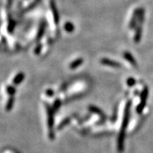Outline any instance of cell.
I'll return each instance as SVG.
<instances>
[{
    "label": "cell",
    "instance_id": "obj_8",
    "mask_svg": "<svg viewBox=\"0 0 153 153\" xmlns=\"http://www.w3.org/2000/svg\"><path fill=\"white\" fill-rule=\"evenodd\" d=\"M143 36V26L138 25L136 29V32L134 35V42L136 43L140 42L141 38Z\"/></svg>",
    "mask_w": 153,
    "mask_h": 153
},
{
    "label": "cell",
    "instance_id": "obj_15",
    "mask_svg": "<svg viewBox=\"0 0 153 153\" xmlns=\"http://www.w3.org/2000/svg\"><path fill=\"white\" fill-rule=\"evenodd\" d=\"M89 110L90 111H92L93 113H96V114L99 115V116H103V112L101 111V110H100L99 108L96 107V106H89Z\"/></svg>",
    "mask_w": 153,
    "mask_h": 153
},
{
    "label": "cell",
    "instance_id": "obj_3",
    "mask_svg": "<svg viewBox=\"0 0 153 153\" xmlns=\"http://www.w3.org/2000/svg\"><path fill=\"white\" fill-rule=\"evenodd\" d=\"M147 96H148V88L145 87L144 89H143L142 93H141L140 101V103L138 104L137 109H136V111H137V112L138 113H142L143 109H144L145 106L146 100H147Z\"/></svg>",
    "mask_w": 153,
    "mask_h": 153
},
{
    "label": "cell",
    "instance_id": "obj_14",
    "mask_svg": "<svg viewBox=\"0 0 153 153\" xmlns=\"http://www.w3.org/2000/svg\"><path fill=\"white\" fill-rule=\"evenodd\" d=\"M14 99L13 96H10L9 99L8 100L7 103L6 105V110L7 111H11V108L13 107V105H14Z\"/></svg>",
    "mask_w": 153,
    "mask_h": 153
},
{
    "label": "cell",
    "instance_id": "obj_10",
    "mask_svg": "<svg viewBox=\"0 0 153 153\" xmlns=\"http://www.w3.org/2000/svg\"><path fill=\"white\" fill-rule=\"evenodd\" d=\"M24 78H25V74L24 72H19L14 77V80H13V84L15 85H19V84H21L24 81Z\"/></svg>",
    "mask_w": 153,
    "mask_h": 153
},
{
    "label": "cell",
    "instance_id": "obj_16",
    "mask_svg": "<svg viewBox=\"0 0 153 153\" xmlns=\"http://www.w3.org/2000/svg\"><path fill=\"white\" fill-rule=\"evenodd\" d=\"M6 92L9 95H10L11 96H13V95L15 94L16 89L14 87L12 86H8L7 88H6Z\"/></svg>",
    "mask_w": 153,
    "mask_h": 153
},
{
    "label": "cell",
    "instance_id": "obj_19",
    "mask_svg": "<svg viewBox=\"0 0 153 153\" xmlns=\"http://www.w3.org/2000/svg\"><path fill=\"white\" fill-rule=\"evenodd\" d=\"M42 48H43L42 44L41 43L38 44V45L36 46L35 49H34V53H35L36 55H39V54L41 53V50H42Z\"/></svg>",
    "mask_w": 153,
    "mask_h": 153
},
{
    "label": "cell",
    "instance_id": "obj_20",
    "mask_svg": "<svg viewBox=\"0 0 153 153\" xmlns=\"http://www.w3.org/2000/svg\"><path fill=\"white\" fill-rule=\"evenodd\" d=\"M69 122H70V119H69V118H66V119L64 120V121H62V123H60V126H59L58 128H61L62 127H63L64 126H65V125H66L67 123H69Z\"/></svg>",
    "mask_w": 153,
    "mask_h": 153
},
{
    "label": "cell",
    "instance_id": "obj_1",
    "mask_svg": "<svg viewBox=\"0 0 153 153\" xmlns=\"http://www.w3.org/2000/svg\"><path fill=\"white\" fill-rule=\"evenodd\" d=\"M132 105V101H128L126 103V106H125L124 113H123V117L122 123H121V131H120L119 134H118V141H117V148L118 152H121L123 150L124 147V140L125 136H126V129H127L128 122H129L130 113H131V108Z\"/></svg>",
    "mask_w": 153,
    "mask_h": 153
},
{
    "label": "cell",
    "instance_id": "obj_7",
    "mask_svg": "<svg viewBox=\"0 0 153 153\" xmlns=\"http://www.w3.org/2000/svg\"><path fill=\"white\" fill-rule=\"evenodd\" d=\"M46 30V22L44 20L41 21L40 26H39L38 31L37 35H36V41L41 40L45 34Z\"/></svg>",
    "mask_w": 153,
    "mask_h": 153
},
{
    "label": "cell",
    "instance_id": "obj_4",
    "mask_svg": "<svg viewBox=\"0 0 153 153\" xmlns=\"http://www.w3.org/2000/svg\"><path fill=\"white\" fill-rule=\"evenodd\" d=\"M138 14H139V8L135 9L134 11H133L132 18L130 21L129 29H131V30H133V29H136V27H137L138 23Z\"/></svg>",
    "mask_w": 153,
    "mask_h": 153
},
{
    "label": "cell",
    "instance_id": "obj_11",
    "mask_svg": "<svg viewBox=\"0 0 153 153\" xmlns=\"http://www.w3.org/2000/svg\"><path fill=\"white\" fill-rule=\"evenodd\" d=\"M83 62H84L83 58H82V57L77 58L70 63V68L71 69V70H75V69H77L78 67L81 66Z\"/></svg>",
    "mask_w": 153,
    "mask_h": 153
},
{
    "label": "cell",
    "instance_id": "obj_13",
    "mask_svg": "<svg viewBox=\"0 0 153 153\" xmlns=\"http://www.w3.org/2000/svg\"><path fill=\"white\" fill-rule=\"evenodd\" d=\"M64 29L66 32L72 33L75 31V25L71 22V21H67L64 25Z\"/></svg>",
    "mask_w": 153,
    "mask_h": 153
},
{
    "label": "cell",
    "instance_id": "obj_18",
    "mask_svg": "<svg viewBox=\"0 0 153 153\" xmlns=\"http://www.w3.org/2000/svg\"><path fill=\"white\" fill-rule=\"evenodd\" d=\"M127 85L128 87H133L135 85H136V80H135V78H133V77H129V78H128L127 80Z\"/></svg>",
    "mask_w": 153,
    "mask_h": 153
},
{
    "label": "cell",
    "instance_id": "obj_17",
    "mask_svg": "<svg viewBox=\"0 0 153 153\" xmlns=\"http://www.w3.org/2000/svg\"><path fill=\"white\" fill-rule=\"evenodd\" d=\"M60 106H61V101H60V99H57L55 100V101H54L53 103V110H55V111H57V110L59 109V108L60 107Z\"/></svg>",
    "mask_w": 153,
    "mask_h": 153
},
{
    "label": "cell",
    "instance_id": "obj_6",
    "mask_svg": "<svg viewBox=\"0 0 153 153\" xmlns=\"http://www.w3.org/2000/svg\"><path fill=\"white\" fill-rule=\"evenodd\" d=\"M50 9L52 12V15H53L54 21H55V24L57 25L59 23V20H60V17H59L58 11H57L56 4H55V1L53 0H51L50 1Z\"/></svg>",
    "mask_w": 153,
    "mask_h": 153
},
{
    "label": "cell",
    "instance_id": "obj_5",
    "mask_svg": "<svg viewBox=\"0 0 153 153\" xmlns=\"http://www.w3.org/2000/svg\"><path fill=\"white\" fill-rule=\"evenodd\" d=\"M101 64L103 65H106V66H109V67H121V65L119 62L116 61V60H113L109 58H106V57H103L102 58L101 60Z\"/></svg>",
    "mask_w": 153,
    "mask_h": 153
},
{
    "label": "cell",
    "instance_id": "obj_9",
    "mask_svg": "<svg viewBox=\"0 0 153 153\" xmlns=\"http://www.w3.org/2000/svg\"><path fill=\"white\" fill-rule=\"evenodd\" d=\"M123 57L129 63H131L133 66H136L137 65V62H136V59L134 58V57L133 56V55L131 52H128V51H126V52H123Z\"/></svg>",
    "mask_w": 153,
    "mask_h": 153
},
{
    "label": "cell",
    "instance_id": "obj_12",
    "mask_svg": "<svg viewBox=\"0 0 153 153\" xmlns=\"http://www.w3.org/2000/svg\"><path fill=\"white\" fill-rule=\"evenodd\" d=\"M145 9L144 8H139V14H138V25H142L145 21Z\"/></svg>",
    "mask_w": 153,
    "mask_h": 153
},
{
    "label": "cell",
    "instance_id": "obj_2",
    "mask_svg": "<svg viewBox=\"0 0 153 153\" xmlns=\"http://www.w3.org/2000/svg\"><path fill=\"white\" fill-rule=\"evenodd\" d=\"M46 110L48 113V126L49 129V137L50 139L54 138V110L49 106L48 103H45Z\"/></svg>",
    "mask_w": 153,
    "mask_h": 153
},
{
    "label": "cell",
    "instance_id": "obj_21",
    "mask_svg": "<svg viewBox=\"0 0 153 153\" xmlns=\"http://www.w3.org/2000/svg\"><path fill=\"white\" fill-rule=\"evenodd\" d=\"M45 94L48 96H53V94H54V92H53V90H52V89H49L46 90Z\"/></svg>",
    "mask_w": 153,
    "mask_h": 153
}]
</instances>
